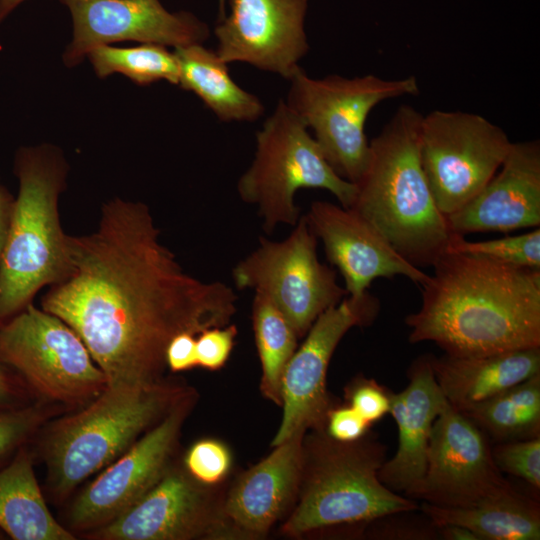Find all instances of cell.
<instances>
[{"label":"cell","instance_id":"83f0119b","mask_svg":"<svg viewBox=\"0 0 540 540\" xmlns=\"http://www.w3.org/2000/svg\"><path fill=\"white\" fill-rule=\"evenodd\" d=\"M87 57L100 78L121 73L140 86L160 80L173 85L179 83L176 55L160 44L141 43L133 47L100 45L91 49Z\"/></svg>","mask_w":540,"mask_h":540},{"label":"cell","instance_id":"60d3db41","mask_svg":"<svg viewBox=\"0 0 540 540\" xmlns=\"http://www.w3.org/2000/svg\"><path fill=\"white\" fill-rule=\"evenodd\" d=\"M25 0H0V23Z\"/></svg>","mask_w":540,"mask_h":540},{"label":"cell","instance_id":"6da1fadb","mask_svg":"<svg viewBox=\"0 0 540 540\" xmlns=\"http://www.w3.org/2000/svg\"><path fill=\"white\" fill-rule=\"evenodd\" d=\"M68 250L70 271L41 308L80 336L107 385L162 380L174 336L225 326L237 311L230 286L183 269L142 202L108 201L93 232L68 235Z\"/></svg>","mask_w":540,"mask_h":540},{"label":"cell","instance_id":"7402d4cb","mask_svg":"<svg viewBox=\"0 0 540 540\" xmlns=\"http://www.w3.org/2000/svg\"><path fill=\"white\" fill-rule=\"evenodd\" d=\"M448 403L462 411L540 374V346L477 356L430 355Z\"/></svg>","mask_w":540,"mask_h":540},{"label":"cell","instance_id":"5b68a950","mask_svg":"<svg viewBox=\"0 0 540 540\" xmlns=\"http://www.w3.org/2000/svg\"><path fill=\"white\" fill-rule=\"evenodd\" d=\"M14 171L18 193L0 262V325L70 271L68 235L58 211L67 174L63 156L52 146L23 147L15 156Z\"/></svg>","mask_w":540,"mask_h":540},{"label":"cell","instance_id":"7a4b0ae2","mask_svg":"<svg viewBox=\"0 0 540 540\" xmlns=\"http://www.w3.org/2000/svg\"><path fill=\"white\" fill-rule=\"evenodd\" d=\"M405 318L410 343L433 342L451 356L540 346V269L446 251Z\"/></svg>","mask_w":540,"mask_h":540},{"label":"cell","instance_id":"44dd1931","mask_svg":"<svg viewBox=\"0 0 540 540\" xmlns=\"http://www.w3.org/2000/svg\"><path fill=\"white\" fill-rule=\"evenodd\" d=\"M409 384L390 393L389 414L398 428L394 456L379 470L380 481L394 492L406 495L423 478L434 421L448 404L430 363V355L415 359L408 370Z\"/></svg>","mask_w":540,"mask_h":540},{"label":"cell","instance_id":"3957f363","mask_svg":"<svg viewBox=\"0 0 540 540\" xmlns=\"http://www.w3.org/2000/svg\"><path fill=\"white\" fill-rule=\"evenodd\" d=\"M422 119L414 107L401 105L369 142V160L350 207L418 268L432 267L452 235L421 165Z\"/></svg>","mask_w":540,"mask_h":540},{"label":"cell","instance_id":"e575fe53","mask_svg":"<svg viewBox=\"0 0 540 540\" xmlns=\"http://www.w3.org/2000/svg\"><path fill=\"white\" fill-rule=\"evenodd\" d=\"M42 420L37 407L0 411V457L19 446Z\"/></svg>","mask_w":540,"mask_h":540},{"label":"cell","instance_id":"ba28073f","mask_svg":"<svg viewBox=\"0 0 540 540\" xmlns=\"http://www.w3.org/2000/svg\"><path fill=\"white\" fill-rule=\"evenodd\" d=\"M285 103L314 133L324 157L343 179L356 184L369 160L365 123L390 98L419 93L415 76L386 80L376 75L311 78L300 67L289 79Z\"/></svg>","mask_w":540,"mask_h":540},{"label":"cell","instance_id":"d6986e66","mask_svg":"<svg viewBox=\"0 0 540 540\" xmlns=\"http://www.w3.org/2000/svg\"><path fill=\"white\" fill-rule=\"evenodd\" d=\"M452 234L540 225V142H512L500 168L468 203L445 216Z\"/></svg>","mask_w":540,"mask_h":540},{"label":"cell","instance_id":"4dcf8cb0","mask_svg":"<svg viewBox=\"0 0 540 540\" xmlns=\"http://www.w3.org/2000/svg\"><path fill=\"white\" fill-rule=\"evenodd\" d=\"M491 450L494 463L502 473L540 489V437L496 443Z\"/></svg>","mask_w":540,"mask_h":540},{"label":"cell","instance_id":"e0dca14e","mask_svg":"<svg viewBox=\"0 0 540 540\" xmlns=\"http://www.w3.org/2000/svg\"><path fill=\"white\" fill-rule=\"evenodd\" d=\"M214 29L216 52L227 64L246 63L289 80L308 53V0H228Z\"/></svg>","mask_w":540,"mask_h":540},{"label":"cell","instance_id":"74e56055","mask_svg":"<svg viewBox=\"0 0 540 540\" xmlns=\"http://www.w3.org/2000/svg\"><path fill=\"white\" fill-rule=\"evenodd\" d=\"M14 198L2 186L0 189V262L5 248Z\"/></svg>","mask_w":540,"mask_h":540},{"label":"cell","instance_id":"d4e9b609","mask_svg":"<svg viewBox=\"0 0 540 540\" xmlns=\"http://www.w3.org/2000/svg\"><path fill=\"white\" fill-rule=\"evenodd\" d=\"M420 512L436 526L457 524L481 540H539L540 507L517 490L501 498L468 507H441L422 502Z\"/></svg>","mask_w":540,"mask_h":540},{"label":"cell","instance_id":"f35d334b","mask_svg":"<svg viewBox=\"0 0 540 540\" xmlns=\"http://www.w3.org/2000/svg\"><path fill=\"white\" fill-rule=\"evenodd\" d=\"M440 539L444 540H481L478 535L468 528L457 524L438 525Z\"/></svg>","mask_w":540,"mask_h":540},{"label":"cell","instance_id":"9a60e30c","mask_svg":"<svg viewBox=\"0 0 540 540\" xmlns=\"http://www.w3.org/2000/svg\"><path fill=\"white\" fill-rule=\"evenodd\" d=\"M196 401L192 390L79 494L70 510L74 528L102 527L159 481L172 464L181 429Z\"/></svg>","mask_w":540,"mask_h":540},{"label":"cell","instance_id":"8d00e7d4","mask_svg":"<svg viewBox=\"0 0 540 540\" xmlns=\"http://www.w3.org/2000/svg\"><path fill=\"white\" fill-rule=\"evenodd\" d=\"M196 336L190 332H182L170 340L165 359L166 366L172 372H182L198 366Z\"/></svg>","mask_w":540,"mask_h":540},{"label":"cell","instance_id":"b9f144b4","mask_svg":"<svg viewBox=\"0 0 540 540\" xmlns=\"http://www.w3.org/2000/svg\"><path fill=\"white\" fill-rule=\"evenodd\" d=\"M219 2V20L226 15V0H218Z\"/></svg>","mask_w":540,"mask_h":540},{"label":"cell","instance_id":"ac0fdd59","mask_svg":"<svg viewBox=\"0 0 540 540\" xmlns=\"http://www.w3.org/2000/svg\"><path fill=\"white\" fill-rule=\"evenodd\" d=\"M305 217L321 240L328 261L343 276L349 296L363 295L378 278L401 275L422 285L429 277L402 257L372 224L351 208L314 201Z\"/></svg>","mask_w":540,"mask_h":540},{"label":"cell","instance_id":"4fadbf2b","mask_svg":"<svg viewBox=\"0 0 540 540\" xmlns=\"http://www.w3.org/2000/svg\"><path fill=\"white\" fill-rule=\"evenodd\" d=\"M491 447L486 434L448 403L432 427L425 474L404 496L468 508L514 492L495 465Z\"/></svg>","mask_w":540,"mask_h":540},{"label":"cell","instance_id":"52a82bcc","mask_svg":"<svg viewBox=\"0 0 540 540\" xmlns=\"http://www.w3.org/2000/svg\"><path fill=\"white\" fill-rule=\"evenodd\" d=\"M304 188L327 190L345 208L356 195V185L334 171L309 129L279 99L256 132L254 158L240 176L237 192L244 202L258 207L264 231L271 234L279 224L298 222L295 195Z\"/></svg>","mask_w":540,"mask_h":540},{"label":"cell","instance_id":"836d02e7","mask_svg":"<svg viewBox=\"0 0 540 540\" xmlns=\"http://www.w3.org/2000/svg\"><path fill=\"white\" fill-rule=\"evenodd\" d=\"M238 330L235 324L211 327L196 336V353L199 367L210 371L221 369L228 361Z\"/></svg>","mask_w":540,"mask_h":540},{"label":"cell","instance_id":"f1b7e54d","mask_svg":"<svg viewBox=\"0 0 540 540\" xmlns=\"http://www.w3.org/2000/svg\"><path fill=\"white\" fill-rule=\"evenodd\" d=\"M446 251L485 257L500 263L540 269V229L486 241L452 234Z\"/></svg>","mask_w":540,"mask_h":540},{"label":"cell","instance_id":"603a6c76","mask_svg":"<svg viewBox=\"0 0 540 540\" xmlns=\"http://www.w3.org/2000/svg\"><path fill=\"white\" fill-rule=\"evenodd\" d=\"M179 64L178 85L193 92L223 122H253L265 111L256 95L231 77L228 64L216 50L200 44L174 48Z\"/></svg>","mask_w":540,"mask_h":540},{"label":"cell","instance_id":"7bdbcfd3","mask_svg":"<svg viewBox=\"0 0 540 540\" xmlns=\"http://www.w3.org/2000/svg\"><path fill=\"white\" fill-rule=\"evenodd\" d=\"M2 188V186L0 185V189Z\"/></svg>","mask_w":540,"mask_h":540},{"label":"cell","instance_id":"30bf717a","mask_svg":"<svg viewBox=\"0 0 540 540\" xmlns=\"http://www.w3.org/2000/svg\"><path fill=\"white\" fill-rule=\"evenodd\" d=\"M317 237L305 215L281 241L259 238V246L232 270L238 289L267 297L286 317L298 338L315 320L347 295L336 271L317 257Z\"/></svg>","mask_w":540,"mask_h":540},{"label":"cell","instance_id":"4316f807","mask_svg":"<svg viewBox=\"0 0 540 540\" xmlns=\"http://www.w3.org/2000/svg\"><path fill=\"white\" fill-rule=\"evenodd\" d=\"M252 326L261 363V394L281 407L283 374L299 338L283 313L260 293L252 302Z\"/></svg>","mask_w":540,"mask_h":540},{"label":"cell","instance_id":"8992f818","mask_svg":"<svg viewBox=\"0 0 540 540\" xmlns=\"http://www.w3.org/2000/svg\"><path fill=\"white\" fill-rule=\"evenodd\" d=\"M192 390L165 379L106 385L85 409L58 420L47 436L53 489L65 495L107 467Z\"/></svg>","mask_w":540,"mask_h":540},{"label":"cell","instance_id":"5bb4252c","mask_svg":"<svg viewBox=\"0 0 540 540\" xmlns=\"http://www.w3.org/2000/svg\"><path fill=\"white\" fill-rule=\"evenodd\" d=\"M226 489L194 479L172 463L135 504L97 528L101 540H233L223 511Z\"/></svg>","mask_w":540,"mask_h":540},{"label":"cell","instance_id":"8fae6325","mask_svg":"<svg viewBox=\"0 0 540 540\" xmlns=\"http://www.w3.org/2000/svg\"><path fill=\"white\" fill-rule=\"evenodd\" d=\"M511 143L502 128L478 114L434 110L423 116L421 165L444 216L482 190L500 168Z\"/></svg>","mask_w":540,"mask_h":540},{"label":"cell","instance_id":"7c38bea8","mask_svg":"<svg viewBox=\"0 0 540 540\" xmlns=\"http://www.w3.org/2000/svg\"><path fill=\"white\" fill-rule=\"evenodd\" d=\"M379 310L378 298L367 291L357 297L347 295L315 320L285 368L282 420L271 447L296 434L325 430L328 413L337 405L327 390L331 357L351 328L371 325Z\"/></svg>","mask_w":540,"mask_h":540},{"label":"cell","instance_id":"cb8c5ba5","mask_svg":"<svg viewBox=\"0 0 540 540\" xmlns=\"http://www.w3.org/2000/svg\"><path fill=\"white\" fill-rule=\"evenodd\" d=\"M0 528L15 540L75 539L47 507L26 449L0 471Z\"/></svg>","mask_w":540,"mask_h":540},{"label":"cell","instance_id":"ab89813d","mask_svg":"<svg viewBox=\"0 0 540 540\" xmlns=\"http://www.w3.org/2000/svg\"><path fill=\"white\" fill-rule=\"evenodd\" d=\"M10 368L0 362V405H4L16 395V385Z\"/></svg>","mask_w":540,"mask_h":540},{"label":"cell","instance_id":"d6a6232c","mask_svg":"<svg viewBox=\"0 0 540 540\" xmlns=\"http://www.w3.org/2000/svg\"><path fill=\"white\" fill-rule=\"evenodd\" d=\"M403 513H395L369 522L371 528L367 535L372 539L382 540H435L440 539L437 526L426 516L424 519L403 517Z\"/></svg>","mask_w":540,"mask_h":540},{"label":"cell","instance_id":"1f68e13d","mask_svg":"<svg viewBox=\"0 0 540 540\" xmlns=\"http://www.w3.org/2000/svg\"><path fill=\"white\" fill-rule=\"evenodd\" d=\"M390 393L376 380L363 375L354 377L344 388L346 404L371 424L389 414Z\"/></svg>","mask_w":540,"mask_h":540},{"label":"cell","instance_id":"2e32d148","mask_svg":"<svg viewBox=\"0 0 540 540\" xmlns=\"http://www.w3.org/2000/svg\"><path fill=\"white\" fill-rule=\"evenodd\" d=\"M70 11L73 39L63 60L75 66L100 45L120 41L174 48L204 43L208 25L187 11L169 12L159 0H59Z\"/></svg>","mask_w":540,"mask_h":540},{"label":"cell","instance_id":"277c9868","mask_svg":"<svg viewBox=\"0 0 540 540\" xmlns=\"http://www.w3.org/2000/svg\"><path fill=\"white\" fill-rule=\"evenodd\" d=\"M386 454V445L371 431L351 442L335 440L325 430L308 431L297 500L280 533L298 538L340 526L365 528L383 516L420 510L416 500L380 481Z\"/></svg>","mask_w":540,"mask_h":540},{"label":"cell","instance_id":"9c48e42d","mask_svg":"<svg viewBox=\"0 0 540 540\" xmlns=\"http://www.w3.org/2000/svg\"><path fill=\"white\" fill-rule=\"evenodd\" d=\"M0 362L53 401L93 400L107 385L80 336L33 303L0 325Z\"/></svg>","mask_w":540,"mask_h":540},{"label":"cell","instance_id":"d590c367","mask_svg":"<svg viewBox=\"0 0 540 540\" xmlns=\"http://www.w3.org/2000/svg\"><path fill=\"white\" fill-rule=\"evenodd\" d=\"M371 423L349 405H336L328 413L325 431L335 440L351 442L360 439Z\"/></svg>","mask_w":540,"mask_h":540},{"label":"cell","instance_id":"f546056e","mask_svg":"<svg viewBox=\"0 0 540 540\" xmlns=\"http://www.w3.org/2000/svg\"><path fill=\"white\" fill-rule=\"evenodd\" d=\"M183 465L197 481L206 485H220L228 477L232 467V454L222 441L204 438L187 450Z\"/></svg>","mask_w":540,"mask_h":540},{"label":"cell","instance_id":"484cf974","mask_svg":"<svg viewBox=\"0 0 540 540\" xmlns=\"http://www.w3.org/2000/svg\"><path fill=\"white\" fill-rule=\"evenodd\" d=\"M459 412L496 443L540 437V374Z\"/></svg>","mask_w":540,"mask_h":540},{"label":"cell","instance_id":"ffe728a7","mask_svg":"<svg viewBox=\"0 0 540 540\" xmlns=\"http://www.w3.org/2000/svg\"><path fill=\"white\" fill-rule=\"evenodd\" d=\"M305 434L271 447L226 489L223 511L234 539H262L290 513L299 492Z\"/></svg>","mask_w":540,"mask_h":540}]
</instances>
